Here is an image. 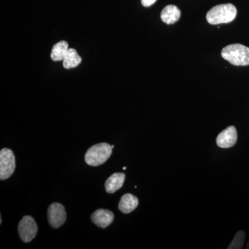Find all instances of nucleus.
<instances>
[{
    "label": "nucleus",
    "mask_w": 249,
    "mask_h": 249,
    "mask_svg": "<svg viewBox=\"0 0 249 249\" xmlns=\"http://www.w3.org/2000/svg\"><path fill=\"white\" fill-rule=\"evenodd\" d=\"M237 16V9L232 4H219L214 6L206 14L210 24L217 25L231 22Z\"/></svg>",
    "instance_id": "1"
},
{
    "label": "nucleus",
    "mask_w": 249,
    "mask_h": 249,
    "mask_svg": "<svg viewBox=\"0 0 249 249\" xmlns=\"http://www.w3.org/2000/svg\"><path fill=\"white\" fill-rule=\"evenodd\" d=\"M222 58L235 66L249 65V48L240 44L224 47L221 52Z\"/></svg>",
    "instance_id": "2"
},
{
    "label": "nucleus",
    "mask_w": 249,
    "mask_h": 249,
    "mask_svg": "<svg viewBox=\"0 0 249 249\" xmlns=\"http://www.w3.org/2000/svg\"><path fill=\"white\" fill-rule=\"evenodd\" d=\"M112 153V147L107 142L96 144L88 149L85 160L91 166H98L106 163Z\"/></svg>",
    "instance_id": "3"
},
{
    "label": "nucleus",
    "mask_w": 249,
    "mask_h": 249,
    "mask_svg": "<svg viewBox=\"0 0 249 249\" xmlns=\"http://www.w3.org/2000/svg\"><path fill=\"white\" fill-rule=\"evenodd\" d=\"M16 169V158L14 152L9 148L0 151V179L9 178Z\"/></svg>",
    "instance_id": "4"
},
{
    "label": "nucleus",
    "mask_w": 249,
    "mask_h": 249,
    "mask_svg": "<svg viewBox=\"0 0 249 249\" xmlns=\"http://www.w3.org/2000/svg\"><path fill=\"white\" fill-rule=\"evenodd\" d=\"M18 233L24 242H30L37 232V224L31 216H24L18 224Z\"/></svg>",
    "instance_id": "5"
},
{
    "label": "nucleus",
    "mask_w": 249,
    "mask_h": 249,
    "mask_svg": "<svg viewBox=\"0 0 249 249\" xmlns=\"http://www.w3.org/2000/svg\"><path fill=\"white\" fill-rule=\"evenodd\" d=\"M47 217L49 224L53 229H58L63 225L67 219L66 211L63 205L60 203L51 204L47 211Z\"/></svg>",
    "instance_id": "6"
},
{
    "label": "nucleus",
    "mask_w": 249,
    "mask_h": 249,
    "mask_svg": "<svg viewBox=\"0 0 249 249\" xmlns=\"http://www.w3.org/2000/svg\"><path fill=\"white\" fill-rule=\"evenodd\" d=\"M237 140V130L234 126H229L217 136V145L221 148H230L235 145Z\"/></svg>",
    "instance_id": "7"
},
{
    "label": "nucleus",
    "mask_w": 249,
    "mask_h": 249,
    "mask_svg": "<svg viewBox=\"0 0 249 249\" xmlns=\"http://www.w3.org/2000/svg\"><path fill=\"white\" fill-rule=\"evenodd\" d=\"M114 213L107 209H98L93 212L91 216V219L93 224L102 229L109 227L114 221Z\"/></svg>",
    "instance_id": "8"
},
{
    "label": "nucleus",
    "mask_w": 249,
    "mask_h": 249,
    "mask_svg": "<svg viewBox=\"0 0 249 249\" xmlns=\"http://www.w3.org/2000/svg\"><path fill=\"white\" fill-rule=\"evenodd\" d=\"M181 11L175 5H168L162 10L160 19L167 24H173L178 22L181 17Z\"/></svg>",
    "instance_id": "9"
},
{
    "label": "nucleus",
    "mask_w": 249,
    "mask_h": 249,
    "mask_svg": "<svg viewBox=\"0 0 249 249\" xmlns=\"http://www.w3.org/2000/svg\"><path fill=\"white\" fill-rule=\"evenodd\" d=\"M138 205V198L133 195L127 193L121 197L119 201V209L123 213L128 214L137 209Z\"/></svg>",
    "instance_id": "10"
},
{
    "label": "nucleus",
    "mask_w": 249,
    "mask_h": 249,
    "mask_svg": "<svg viewBox=\"0 0 249 249\" xmlns=\"http://www.w3.org/2000/svg\"><path fill=\"white\" fill-rule=\"evenodd\" d=\"M125 175L124 173H114L111 175L106 181L105 184L106 191L107 193H115L118 190L120 189L124 185Z\"/></svg>",
    "instance_id": "11"
},
{
    "label": "nucleus",
    "mask_w": 249,
    "mask_h": 249,
    "mask_svg": "<svg viewBox=\"0 0 249 249\" xmlns=\"http://www.w3.org/2000/svg\"><path fill=\"white\" fill-rule=\"evenodd\" d=\"M69 49V45L66 41H60L53 46L51 53V58L53 61H62Z\"/></svg>",
    "instance_id": "12"
},
{
    "label": "nucleus",
    "mask_w": 249,
    "mask_h": 249,
    "mask_svg": "<svg viewBox=\"0 0 249 249\" xmlns=\"http://www.w3.org/2000/svg\"><path fill=\"white\" fill-rule=\"evenodd\" d=\"M81 62V57L78 55L74 49L71 48L69 49L65 58L62 60V65H63L64 68L69 70V69L78 67Z\"/></svg>",
    "instance_id": "13"
},
{
    "label": "nucleus",
    "mask_w": 249,
    "mask_h": 249,
    "mask_svg": "<svg viewBox=\"0 0 249 249\" xmlns=\"http://www.w3.org/2000/svg\"><path fill=\"white\" fill-rule=\"evenodd\" d=\"M246 233L244 231H240L236 233L235 237L231 243L228 247V249H243L245 243Z\"/></svg>",
    "instance_id": "14"
},
{
    "label": "nucleus",
    "mask_w": 249,
    "mask_h": 249,
    "mask_svg": "<svg viewBox=\"0 0 249 249\" xmlns=\"http://www.w3.org/2000/svg\"><path fill=\"white\" fill-rule=\"evenodd\" d=\"M157 0H142V4L145 7H149L155 4Z\"/></svg>",
    "instance_id": "15"
},
{
    "label": "nucleus",
    "mask_w": 249,
    "mask_h": 249,
    "mask_svg": "<svg viewBox=\"0 0 249 249\" xmlns=\"http://www.w3.org/2000/svg\"><path fill=\"white\" fill-rule=\"evenodd\" d=\"M247 249H249V241L248 244H247V247H246Z\"/></svg>",
    "instance_id": "16"
},
{
    "label": "nucleus",
    "mask_w": 249,
    "mask_h": 249,
    "mask_svg": "<svg viewBox=\"0 0 249 249\" xmlns=\"http://www.w3.org/2000/svg\"><path fill=\"white\" fill-rule=\"evenodd\" d=\"M126 168H126V167H124V170H126Z\"/></svg>",
    "instance_id": "17"
}]
</instances>
